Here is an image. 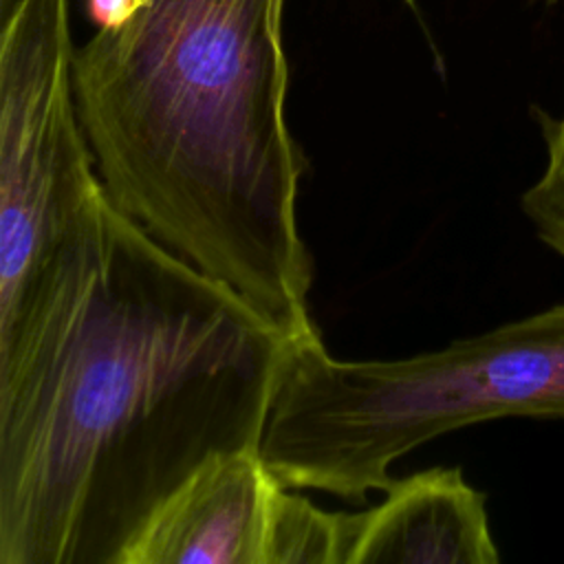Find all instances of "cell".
I'll return each instance as SVG.
<instances>
[{"instance_id": "obj_6", "label": "cell", "mask_w": 564, "mask_h": 564, "mask_svg": "<svg viewBox=\"0 0 564 564\" xmlns=\"http://www.w3.org/2000/svg\"><path fill=\"white\" fill-rule=\"evenodd\" d=\"M487 498L460 467L394 478L379 505L352 513L346 564H496Z\"/></svg>"}, {"instance_id": "obj_8", "label": "cell", "mask_w": 564, "mask_h": 564, "mask_svg": "<svg viewBox=\"0 0 564 564\" xmlns=\"http://www.w3.org/2000/svg\"><path fill=\"white\" fill-rule=\"evenodd\" d=\"M520 205L540 240L564 256V115L546 126V165Z\"/></svg>"}, {"instance_id": "obj_3", "label": "cell", "mask_w": 564, "mask_h": 564, "mask_svg": "<svg viewBox=\"0 0 564 564\" xmlns=\"http://www.w3.org/2000/svg\"><path fill=\"white\" fill-rule=\"evenodd\" d=\"M505 416L564 419V304L405 359L297 341L260 454L284 487L361 505L412 449Z\"/></svg>"}, {"instance_id": "obj_2", "label": "cell", "mask_w": 564, "mask_h": 564, "mask_svg": "<svg viewBox=\"0 0 564 564\" xmlns=\"http://www.w3.org/2000/svg\"><path fill=\"white\" fill-rule=\"evenodd\" d=\"M75 99L108 200L293 339L313 258L286 119L284 0H88Z\"/></svg>"}, {"instance_id": "obj_7", "label": "cell", "mask_w": 564, "mask_h": 564, "mask_svg": "<svg viewBox=\"0 0 564 564\" xmlns=\"http://www.w3.org/2000/svg\"><path fill=\"white\" fill-rule=\"evenodd\" d=\"M291 491L282 485L275 496L267 564H346L352 513L324 511Z\"/></svg>"}, {"instance_id": "obj_4", "label": "cell", "mask_w": 564, "mask_h": 564, "mask_svg": "<svg viewBox=\"0 0 564 564\" xmlns=\"http://www.w3.org/2000/svg\"><path fill=\"white\" fill-rule=\"evenodd\" d=\"M68 0H15L0 35V364L95 262L110 200L75 99Z\"/></svg>"}, {"instance_id": "obj_5", "label": "cell", "mask_w": 564, "mask_h": 564, "mask_svg": "<svg viewBox=\"0 0 564 564\" xmlns=\"http://www.w3.org/2000/svg\"><path fill=\"white\" fill-rule=\"evenodd\" d=\"M280 487L258 447L220 454L152 513L119 564H267Z\"/></svg>"}, {"instance_id": "obj_9", "label": "cell", "mask_w": 564, "mask_h": 564, "mask_svg": "<svg viewBox=\"0 0 564 564\" xmlns=\"http://www.w3.org/2000/svg\"><path fill=\"white\" fill-rule=\"evenodd\" d=\"M13 4H15V0H0V15H2V20L9 15Z\"/></svg>"}, {"instance_id": "obj_1", "label": "cell", "mask_w": 564, "mask_h": 564, "mask_svg": "<svg viewBox=\"0 0 564 564\" xmlns=\"http://www.w3.org/2000/svg\"><path fill=\"white\" fill-rule=\"evenodd\" d=\"M297 341L110 203L86 278L0 366V564H119L196 469L260 449Z\"/></svg>"}, {"instance_id": "obj_10", "label": "cell", "mask_w": 564, "mask_h": 564, "mask_svg": "<svg viewBox=\"0 0 564 564\" xmlns=\"http://www.w3.org/2000/svg\"><path fill=\"white\" fill-rule=\"evenodd\" d=\"M405 4H410V7H414V0H403Z\"/></svg>"}]
</instances>
